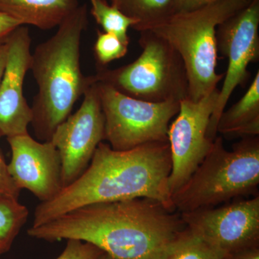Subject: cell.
Returning <instances> with one entry per match:
<instances>
[{
    "label": "cell",
    "instance_id": "1",
    "mask_svg": "<svg viewBox=\"0 0 259 259\" xmlns=\"http://www.w3.org/2000/svg\"><path fill=\"white\" fill-rule=\"evenodd\" d=\"M185 227L180 214L158 201L136 198L83 206L32 226L28 234L49 242H88L110 259H156Z\"/></svg>",
    "mask_w": 259,
    "mask_h": 259
},
{
    "label": "cell",
    "instance_id": "2",
    "mask_svg": "<svg viewBox=\"0 0 259 259\" xmlns=\"http://www.w3.org/2000/svg\"><path fill=\"white\" fill-rule=\"evenodd\" d=\"M171 168L168 142L148 143L128 151H115L101 142L77 180L37 206L32 226L83 206L125 199H154L175 211L168 185Z\"/></svg>",
    "mask_w": 259,
    "mask_h": 259
},
{
    "label": "cell",
    "instance_id": "3",
    "mask_svg": "<svg viewBox=\"0 0 259 259\" xmlns=\"http://www.w3.org/2000/svg\"><path fill=\"white\" fill-rule=\"evenodd\" d=\"M89 25L87 5H79L58 27L50 38L39 44L31 55L30 70L38 93L31 107L35 136L51 141L56 127L70 115L76 102L93 81L80 66L81 37Z\"/></svg>",
    "mask_w": 259,
    "mask_h": 259
},
{
    "label": "cell",
    "instance_id": "4",
    "mask_svg": "<svg viewBox=\"0 0 259 259\" xmlns=\"http://www.w3.org/2000/svg\"><path fill=\"white\" fill-rule=\"evenodd\" d=\"M248 4L241 0H221L192 11L174 13L148 30L165 39L180 54L192 101L212 93L224 78L225 73L216 71L217 28Z\"/></svg>",
    "mask_w": 259,
    "mask_h": 259
},
{
    "label": "cell",
    "instance_id": "5",
    "mask_svg": "<svg viewBox=\"0 0 259 259\" xmlns=\"http://www.w3.org/2000/svg\"><path fill=\"white\" fill-rule=\"evenodd\" d=\"M259 185V138H243L228 151L221 137L188 181L172 194L181 212L213 207L255 193Z\"/></svg>",
    "mask_w": 259,
    "mask_h": 259
},
{
    "label": "cell",
    "instance_id": "6",
    "mask_svg": "<svg viewBox=\"0 0 259 259\" xmlns=\"http://www.w3.org/2000/svg\"><path fill=\"white\" fill-rule=\"evenodd\" d=\"M141 55L131 64L109 69L98 68L97 81L144 101H181L189 97L185 64L178 52L150 30L140 32Z\"/></svg>",
    "mask_w": 259,
    "mask_h": 259
},
{
    "label": "cell",
    "instance_id": "7",
    "mask_svg": "<svg viewBox=\"0 0 259 259\" xmlns=\"http://www.w3.org/2000/svg\"><path fill=\"white\" fill-rule=\"evenodd\" d=\"M97 83L105 117V140L112 149L128 151L148 143L168 142V127L180 110V101H144L107 83Z\"/></svg>",
    "mask_w": 259,
    "mask_h": 259
},
{
    "label": "cell",
    "instance_id": "8",
    "mask_svg": "<svg viewBox=\"0 0 259 259\" xmlns=\"http://www.w3.org/2000/svg\"><path fill=\"white\" fill-rule=\"evenodd\" d=\"M216 37L218 51L228 59V68L207 129V137L212 141L217 137L218 120L232 94L248 81V65L259 60V0H253L220 24Z\"/></svg>",
    "mask_w": 259,
    "mask_h": 259
},
{
    "label": "cell",
    "instance_id": "9",
    "mask_svg": "<svg viewBox=\"0 0 259 259\" xmlns=\"http://www.w3.org/2000/svg\"><path fill=\"white\" fill-rule=\"evenodd\" d=\"M219 93L217 88L199 101H192L189 97L180 101V110L168 131L172 162L168 185L171 196L188 181L212 147L214 141L207 137V133Z\"/></svg>",
    "mask_w": 259,
    "mask_h": 259
},
{
    "label": "cell",
    "instance_id": "10",
    "mask_svg": "<svg viewBox=\"0 0 259 259\" xmlns=\"http://www.w3.org/2000/svg\"><path fill=\"white\" fill-rule=\"evenodd\" d=\"M93 76L81 106L56 127L51 137L61 158L63 188L82 175L97 146L105 140V117Z\"/></svg>",
    "mask_w": 259,
    "mask_h": 259
},
{
    "label": "cell",
    "instance_id": "11",
    "mask_svg": "<svg viewBox=\"0 0 259 259\" xmlns=\"http://www.w3.org/2000/svg\"><path fill=\"white\" fill-rule=\"evenodd\" d=\"M180 214L187 228L227 258L239 250L259 245L258 195L222 207Z\"/></svg>",
    "mask_w": 259,
    "mask_h": 259
},
{
    "label": "cell",
    "instance_id": "12",
    "mask_svg": "<svg viewBox=\"0 0 259 259\" xmlns=\"http://www.w3.org/2000/svg\"><path fill=\"white\" fill-rule=\"evenodd\" d=\"M31 42L29 29L24 25L6 40L8 59L0 81V138L28 134L32 111L24 96L23 84L31 64Z\"/></svg>",
    "mask_w": 259,
    "mask_h": 259
},
{
    "label": "cell",
    "instance_id": "13",
    "mask_svg": "<svg viewBox=\"0 0 259 259\" xmlns=\"http://www.w3.org/2000/svg\"><path fill=\"white\" fill-rule=\"evenodd\" d=\"M12 156L8 164L10 176L20 190L48 202L63 189L59 152L51 141L39 142L29 134L8 138Z\"/></svg>",
    "mask_w": 259,
    "mask_h": 259
},
{
    "label": "cell",
    "instance_id": "14",
    "mask_svg": "<svg viewBox=\"0 0 259 259\" xmlns=\"http://www.w3.org/2000/svg\"><path fill=\"white\" fill-rule=\"evenodd\" d=\"M79 5L78 0H0V12L47 30L59 27Z\"/></svg>",
    "mask_w": 259,
    "mask_h": 259
},
{
    "label": "cell",
    "instance_id": "15",
    "mask_svg": "<svg viewBox=\"0 0 259 259\" xmlns=\"http://www.w3.org/2000/svg\"><path fill=\"white\" fill-rule=\"evenodd\" d=\"M217 131L227 138L258 136L259 71L241 100L221 114Z\"/></svg>",
    "mask_w": 259,
    "mask_h": 259
},
{
    "label": "cell",
    "instance_id": "16",
    "mask_svg": "<svg viewBox=\"0 0 259 259\" xmlns=\"http://www.w3.org/2000/svg\"><path fill=\"white\" fill-rule=\"evenodd\" d=\"M110 4L137 22L134 30L145 31L174 14L175 0H108Z\"/></svg>",
    "mask_w": 259,
    "mask_h": 259
},
{
    "label": "cell",
    "instance_id": "17",
    "mask_svg": "<svg viewBox=\"0 0 259 259\" xmlns=\"http://www.w3.org/2000/svg\"><path fill=\"white\" fill-rule=\"evenodd\" d=\"M226 255L194 234L185 229L163 248L156 259H226Z\"/></svg>",
    "mask_w": 259,
    "mask_h": 259
},
{
    "label": "cell",
    "instance_id": "18",
    "mask_svg": "<svg viewBox=\"0 0 259 259\" xmlns=\"http://www.w3.org/2000/svg\"><path fill=\"white\" fill-rule=\"evenodd\" d=\"M28 215V208L18 199L0 197V255L10 249Z\"/></svg>",
    "mask_w": 259,
    "mask_h": 259
},
{
    "label": "cell",
    "instance_id": "19",
    "mask_svg": "<svg viewBox=\"0 0 259 259\" xmlns=\"http://www.w3.org/2000/svg\"><path fill=\"white\" fill-rule=\"evenodd\" d=\"M90 2L91 4L90 13L104 32L113 34L119 37L121 41L129 46L127 30L130 28H134L137 25V22L124 14L107 0H90Z\"/></svg>",
    "mask_w": 259,
    "mask_h": 259
},
{
    "label": "cell",
    "instance_id": "20",
    "mask_svg": "<svg viewBox=\"0 0 259 259\" xmlns=\"http://www.w3.org/2000/svg\"><path fill=\"white\" fill-rule=\"evenodd\" d=\"M128 47L113 34L98 30L94 47L97 68L106 67L112 61L123 58L127 54Z\"/></svg>",
    "mask_w": 259,
    "mask_h": 259
},
{
    "label": "cell",
    "instance_id": "21",
    "mask_svg": "<svg viewBox=\"0 0 259 259\" xmlns=\"http://www.w3.org/2000/svg\"><path fill=\"white\" fill-rule=\"evenodd\" d=\"M56 259H110L104 250L96 245L80 241L67 240L66 247Z\"/></svg>",
    "mask_w": 259,
    "mask_h": 259
},
{
    "label": "cell",
    "instance_id": "22",
    "mask_svg": "<svg viewBox=\"0 0 259 259\" xmlns=\"http://www.w3.org/2000/svg\"><path fill=\"white\" fill-rule=\"evenodd\" d=\"M21 190L15 185L10 176L8 166L0 148V197H10L18 199Z\"/></svg>",
    "mask_w": 259,
    "mask_h": 259
},
{
    "label": "cell",
    "instance_id": "23",
    "mask_svg": "<svg viewBox=\"0 0 259 259\" xmlns=\"http://www.w3.org/2000/svg\"><path fill=\"white\" fill-rule=\"evenodd\" d=\"M219 1L221 0H175L174 13L192 11ZM241 1L250 3L253 0H241Z\"/></svg>",
    "mask_w": 259,
    "mask_h": 259
},
{
    "label": "cell",
    "instance_id": "24",
    "mask_svg": "<svg viewBox=\"0 0 259 259\" xmlns=\"http://www.w3.org/2000/svg\"><path fill=\"white\" fill-rule=\"evenodd\" d=\"M20 25H23L21 22L0 12V46L5 44L10 34Z\"/></svg>",
    "mask_w": 259,
    "mask_h": 259
},
{
    "label": "cell",
    "instance_id": "25",
    "mask_svg": "<svg viewBox=\"0 0 259 259\" xmlns=\"http://www.w3.org/2000/svg\"><path fill=\"white\" fill-rule=\"evenodd\" d=\"M226 259H259V245L239 250Z\"/></svg>",
    "mask_w": 259,
    "mask_h": 259
},
{
    "label": "cell",
    "instance_id": "26",
    "mask_svg": "<svg viewBox=\"0 0 259 259\" xmlns=\"http://www.w3.org/2000/svg\"><path fill=\"white\" fill-rule=\"evenodd\" d=\"M7 59H8V45L5 42V44L0 46V81L4 74Z\"/></svg>",
    "mask_w": 259,
    "mask_h": 259
}]
</instances>
